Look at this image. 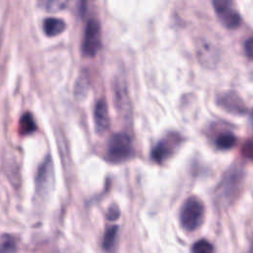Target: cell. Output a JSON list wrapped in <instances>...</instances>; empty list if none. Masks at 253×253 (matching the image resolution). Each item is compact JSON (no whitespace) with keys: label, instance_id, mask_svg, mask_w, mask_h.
Wrapping results in <instances>:
<instances>
[{"label":"cell","instance_id":"6da1fadb","mask_svg":"<svg viewBox=\"0 0 253 253\" xmlns=\"http://www.w3.org/2000/svg\"><path fill=\"white\" fill-rule=\"evenodd\" d=\"M204 212L203 203L195 197L189 198L185 201L180 211V222L182 226L189 231L197 229L203 222Z\"/></svg>","mask_w":253,"mask_h":253},{"label":"cell","instance_id":"7a4b0ae2","mask_svg":"<svg viewBox=\"0 0 253 253\" xmlns=\"http://www.w3.org/2000/svg\"><path fill=\"white\" fill-rule=\"evenodd\" d=\"M131 151V141L126 133H115L110 137L107 145V157L110 161H125L130 156Z\"/></svg>","mask_w":253,"mask_h":253},{"label":"cell","instance_id":"3957f363","mask_svg":"<svg viewBox=\"0 0 253 253\" xmlns=\"http://www.w3.org/2000/svg\"><path fill=\"white\" fill-rule=\"evenodd\" d=\"M101 47V27L100 23L91 19L87 22L82 41V53L92 57L97 54Z\"/></svg>","mask_w":253,"mask_h":253},{"label":"cell","instance_id":"277c9868","mask_svg":"<svg viewBox=\"0 0 253 253\" xmlns=\"http://www.w3.org/2000/svg\"><path fill=\"white\" fill-rule=\"evenodd\" d=\"M242 180L243 173L240 169L232 168L226 172L217 188L219 198L225 202H231L239 192Z\"/></svg>","mask_w":253,"mask_h":253},{"label":"cell","instance_id":"5b68a950","mask_svg":"<svg viewBox=\"0 0 253 253\" xmlns=\"http://www.w3.org/2000/svg\"><path fill=\"white\" fill-rule=\"evenodd\" d=\"M212 6L223 26L228 29L240 26L241 17L234 7L233 0H212Z\"/></svg>","mask_w":253,"mask_h":253},{"label":"cell","instance_id":"8992f818","mask_svg":"<svg viewBox=\"0 0 253 253\" xmlns=\"http://www.w3.org/2000/svg\"><path fill=\"white\" fill-rule=\"evenodd\" d=\"M52 177H53L52 161L50 157L47 156L43 160V162L41 164L38 171V177H37L38 190L40 192H45L48 189V186H50L52 182Z\"/></svg>","mask_w":253,"mask_h":253},{"label":"cell","instance_id":"52a82bcc","mask_svg":"<svg viewBox=\"0 0 253 253\" xmlns=\"http://www.w3.org/2000/svg\"><path fill=\"white\" fill-rule=\"evenodd\" d=\"M94 123L99 133L105 132L110 126V116L105 100H99L94 108Z\"/></svg>","mask_w":253,"mask_h":253},{"label":"cell","instance_id":"ba28073f","mask_svg":"<svg viewBox=\"0 0 253 253\" xmlns=\"http://www.w3.org/2000/svg\"><path fill=\"white\" fill-rule=\"evenodd\" d=\"M177 145V138H165L160 140L151 152L152 159L157 163L165 161L173 152L175 146Z\"/></svg>","mask_w":253,"mask_h":253},{"label":"cell","instance_id":"9c48e42d","mask_svg":"<svg viewBox=\"0 0 253 253\" xmlns=\"http://www.w3.org/2000/svg\"><path fill=\"white\" fill-rule=\"evenodd\" d=\"M65 23L58 18H46L42 23V30L47 37H55L65 30Z\"/></svg>","mask_w":253,"mask_h":253},{"label":"cell","instance_id":"30bf717a","mask_svg":"<svg viewBox=\"0 0 253 253\" xmlns=\"http://www.w3.org/2000/svg\"><path fill=\"white\" fill-rule=\"evenodd\" d=\"M37 130V125L34 117L30 113H25L19 121V131L22 135H28Z\"/></svg>","mask_w":253,"mask_h":253},{"label":"cell","instance_id":"8fae6325","mask_svg":"<svg viewBox=\"0 0 253 253\" xmlns=\"http://www.w3.org/2000/svg\"><path fill=\"white\" fill-rule=\"evenodd\" d=\"M117 237H118V226L113 225L107 228L104 238H103V248L109 252L112 253L115 250L116 243H117Z\"/></svg>","mask_w":253,"mask_h":253},{"label":"cell","instance_id":"7c38bea8","mask_svg":"<svg viewBox=\"0 0 253 253\" xmlns=\"http://www.w3.org/2000/svg\"><path fill=\"white\" fill-rule=\"evenodd\" d=\"M41 6L50 12L60 11L67 7L70 0H39Z\"/></svg>","mask_w":253,"mask_h":253},{"label":"cell","instance_id":"4fadbf2b","mask_svg":"<svg viewBox=\"0 0 253 253\" xmlns=\"http://www.w3.org/2000/svg\"><path fill=\"white\" fill-rule=\"evenodd\" d=\"M236 142L235 136L230 132L221 133L216 139V146L219 149H229L234 146Z\"/></svg>","mask_w":253,"mask_h":253},{"label":"cell","instance_id":"5bb4252c","mask_svg":"<svg viewBox=\"0 0 253 253\" xmlns=\"http://www.w3.org/2000/svg\"><path fill=\"white\" fill-rule=\"evenodd\" d=\"M192 253H214V249L208 240L201 239L193 245Z\"/></svg>","mask_w":253,"mask_h":253},{"label":"cell","instance_id":"9a60e30c","mask_svg":"<svg viewBox=\"0 0 253 253\" xmlns=\"http://www.w3.org/2000/svg\"><path fill=\"white\" fill-rule=\"evenodd\" d=\"M17 250V244L14 238L10 236H4L0 241V253H15Z\"/></svg>","mask_w":253,"mask_h":253},{"label":"cell","instance_id":"2e32d148","mask_svg":"<svg viewBox=\"0 0 253 253\" xmlns=\"http://www.w3.org/2000/svg\"><path fill=\"white\" fill-rule=\"evenodd\" d=\"M244 49H245L246 55H247L248 57H250V58L253 59V38H250V39H248V40L245 42Z\"/></svg>","mask_w":253,"mask_h":253},{"label":"cell","instance_id":"e0dca14e","mask_svg":"<svg viewBox=\"0 0 253 253\" xmlns=\"http://www.w3.org/2000/svg\"><path fill=\"white\" fill-rule=\"evenodd\" d=\"M243 154L246 157L253 159V141H250L245 144V146L243 148Z\"/></svg>","mask_w":253,"mask_h":253},{"label":"cell","instance_id":"ac0fdd59","mask_svg":"<svg viewBox=\"0 0 253 253\" xmlns=\"http://www.w3.org/2000/svg\"><path fill=\"white\" fill-rule=\"evenodd\" d=\"M119 215H120V211H119V210H118L117 207H112V208H110V210H109V211H108V218H109V219L115 220V219H117V218L119 217Z\"/></svg>","mask_w":253,"mask_h":253},{"label":"cell","instance_id":"d6986e66","mask_svg":"<svg viewBox=\"0 0 253 253\" xmlns=\"http://www.w3.org/2000/svg\"><path fill=\"white\" fill-rule=\"evenodd\" d=\"M78 8H79V12L81 15H84L85 14V11L87 9V3H88V0H79L78 1Z\"/></svg>","mask_w":253,"mask_h":253},{"label":"cell","instance_id":"ffe728a7","mask_svg":"<svg viewBox=\"0 0 253 253\" xmlns=\"http://www.w3.org/2000/svg\"><path fill=\"white\" fill-rule=\"evenodd\" d=\"M249 253H253V241L251 242V245H250V248H249Z\"/></svg>","mask_w":253,"mask_h":253},{"label":"cell","instance_id":"44dd1931","mask_svg":"<svg viewBox=\"0 0 253 253\" xmlns=\"http://www.w3.org/2000/svg\"><path fill=\"white\" fill-rule=\"evenodd\" d=\"M252 124H253V113H252Z\"/></svg>","mask_w":253,"mask_h":253}]
</instances>
